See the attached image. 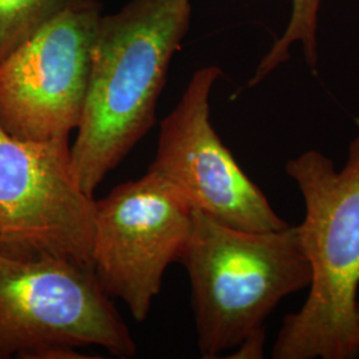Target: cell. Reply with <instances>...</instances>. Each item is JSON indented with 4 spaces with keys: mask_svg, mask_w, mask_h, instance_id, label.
<instances>
[{
    "mask_svg": "<svg viewBox=\"0 0 359 359\" xmlns=\"http://www.w3.org/2000/svg\"><path fill=\"white\" fill-rule=\"evenodd\" d=\"M358 320H359V302H358Z\"/></svg>",
    "mask_w": 359,
    "mask_h": 359,
    "instance_id": "7c38bea8",
    "label": "cell"
},
{
    "mask_svg": "<svg viewBox=\"0 0 359 359\" xmlns=\"http://www.w3.org/2000/svg\"><path fill=\"white\" fill-rule=\"evenodd\" d=\"M192 219L188 203L149 170L96 201L92 270L136 321L147 320L168 266L184 255Z\"/></svg>",
    "mask_w": 359,
    "mask_h": 359,
    "instance_id": "8992f818",
    "label": "cell"
},
{
    "mask_svg": "<svg viewBox=\"0 0 359 359\" xmlns=\"http://www.w3.org/2000/svg\"><path fill=\"white\" fill-rule=\"evenodd\" d=\"M221 68L194 72L179 104L161 121L149 172L170 185L193 210L238 229L280 231L289 224L246 176L210 121V93Z\"/></svg>",
    "mask_w": 359,
    "mask_h": 359,
    "instance_id": "52a82bcc",
    "label": "cell"
},
{
    "mask_svg": "<svg viewBox=\"0 0 359 359\" xmlns=\"http://www.w3.org/2000/svg\"><path fill=\"white\" fill-rule=\"evenodd\" d=\"M322 0H292L293 8L289 25L283 36L278 39L270 51L264 56L257 67L256 72L249 81V87H255L265 77L289 60L290 47L295 43L302 44L306 63L311 69L318 63V13Z\"/></svg>",
    "mask_w": 359,
    "mask_h": 359,
    "instance_id": "30bf717a",
    "label": "cell"
},
{
    "mask_svg": "<svg viewBox=\"0 0 359 359\" xmlns=\"http://www.w3.org/2000/svg\"><path fill=\"white\" fill-rule=\"evenodd\" d=\"M180 262L191 280L197 345L205 359L264 329L283 298L311 281L298 225L244 231L198 210Z\"/></svg>",
    "mask_w": 359,
    "mask_h": 359,
    "instance_id": "3957f363",
    "label": "cell"
},
{
    "mask_svg": "<svg viewBox=\"0 0 359 359\" xmlns=\"http://www.w3.org/2000/svg\"><path fill=\"white\" fill-rule=\"evenodd\" d=\"M265 338V327L250 334L241 342V345L237 346V351L234 353V355H231V358H262Z\"/></svg>",
    "mask_w": 359,
    "mask_h": 359,
    "instance_id": "8fae6325",
    "label": "cell"
},
{
    "mask_svg": "<svg viewBox=\"0 0 359 359\" xmlns=\"http://www.w3.org/2000/svg\"><path fill=\"white\" fill-rule=\"evenodd\" d=\"M96 200L77 179L69 137L20 140L0 127V256L92 269Z\"/></svg>",
    "mask_w": 359,
    "mask_h": 359,
    "instance_id": "5b68a950",
    "label": "cell"
},
{
    "mask_svg": "<svg viewBox=\"0 0 359 359\" xmlns=\"http://www.w3.org/2000/svg\"><path fill=\"white\" fill-rule=\"evenodd\" d=\"M90 8L103 10V0H0V63L53 16Z\"/></svg>",
    "mask_w": 359,
    "mask_h": 359,
    "instance_id": "9c48e42d",
    "label": "cell"
},
{
    "mask_svg": "<svg viewBox=\"0 0 359 359\" xmlns=\"http://www.w3.org/2000/svg\"><path fill=\"white\" fill-rule=\"evenodd\" d=\"M285 172L305 204L298 229L311 281L302 308L283 318L271 357L359 358V136L339 170L310 149L289 160Z\"/></svg>",
    "mask_w": 359,
    "mask_h": 359,
    "instance_id": "7a4b0ae2",
    "label": "cell"
},
{
    "mask_svg": "<svg viewBox=\"0 0 359 359\" xmlns=\"http://www.w3.org/2000/svg\"><path fill=\"white\" fill-rule=\"evenodd\" d=\"M103 10H67L0 63V127L20 140L69 137L80 124Z\"/></svg>",
    "mask_w": 359,
    "mask_h": 359,
    "instance_id": "ba28073f",
    "label": "cell"
},
{
    "mask_svg": "<svg viewBox=\"0 0 359 359\" xmlns=\"http://www.w3.org/2000/svg\"><path fill=\"white\" fill-rule=\"evenodd\" d=\"M191 16L189 0H129L120 11L100 16L71 147L77 179L90 196L152 128L170 60L189 31Z\"/></svg>",
    "mask_w": 359,
    "mask_h": 359,
    "instance_id": "6da1fadb",
    "label": "cell"
},
{
    "mask_svg": "<svg viewBox=\"0 0 359 359\" xmlns=\"http://www.w3.org/2000/svg\"><path fill=\"white\" fill-rule=\"evenodd\" d=\"M55 346L103 347L120 358L137 351L90 268L0 256V359H40Z\"/></svg>",
    "mask_w": 359,
    "mask_h": 359,
    "instance_id": "277c9868",
    "label": "cell"
}]
</instances>
